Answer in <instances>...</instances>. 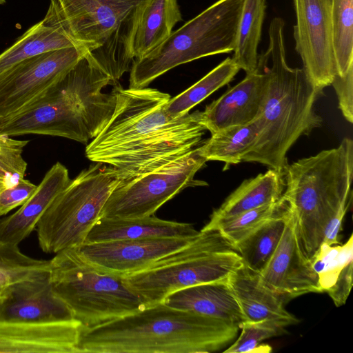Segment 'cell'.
Listing matches in <instances>:
<instances>
[{
  "label": "cell",
  "mask_w": 353,
  "mask_h": 353,
  "mask_svg": "<svg viewBox=\"0 0 353 353\" xmlns=\"http://www.w3.org/2000/svg\"><path fill=\"white\" fill-rule=\"evenodd\" d=\"M113 114L85 148L87 158L120 170L123 179L158 168L201 144L206 130L201 111L173 117L165 110L169 94L150 88L115 85Z\"/></svg>",
  "instance_id": "1"
},
{
  "label": "cell",
  "mask_w": 353,
  "mask_h": 353,
  "mask_svg": "<svg viewBox=\"0 0 353 353\" xmlns=\"http://www.w3.org/2000/svg\"><path fill=\"white\" fill-rule=\"evenodd\" d=\"M239 324L159 303L81 327L80 353H210L228 347Z\"/></svg>",
  "instance_id": "2"
},
{
  "label": "cell",
  "mask_w": 353,
  "mask_h": 353,
  "mask_svg": "<svg viewBox=\"0 0 353 353\" xmlns=\"http://www.w3.org/2000/svg\"><path fill=\"white\" fill-rule=\"evenodd\" d=\"M285 22L274 17L268 29L269 44L264 55L259 54L258 68L264 72L266 84L256 117L259 132L243 157L244 162H256L283 172L289 149L302 135L321 126V117L314 104L321 94L303 68H292L286 61Z\"/></svg>",
  "instance_id": "3"
},
{
  "label": "cell",
  "mask_w": 353,
  "mask_h": 353,
  "mask_svg": "<svg viewBox=\"0 0 353 353\" xmlns=\"http://www.w3.org/2000/svg\"><path fill=\"white\" fill-rule=\"evenodd\" d=\"M117 85L84 55L54 85L19 111L0 117V134L60 137L87 143L111 119L116 94L102 92Z\"/></svg>",
  "instance_id": "4"
},
{
  "label": "cell",
  "mask_w": 353,
  "mask_h": 353,
  "mask_svg": "<svg viewBox=\"0 0 353 353\" xmlns=\"http://www.w3.org/2000/svg\"><path fill=\"white\" fill-rule=\"evenodd\" d=\"M283 199L292 212L301 249L310 261L330 221L345 215L352 198L353 141L287 164Z\"/></svg>",
  "instance_id": "5"
},
{
  "label": "cell",
  "mask_w": 353,
  "mask_h": 353,
  "mask_svg": "<svg viewBox=\"0 0 353 353\" xmlns=\"http://www.w3.org/2000/svg\"><path fill=\"white\" fill-rule=\"evenodd\" d=\"M147 0H50L45 22L59 26L117 84L134 58L138 9Z\"/></svg>",
  "instance_id": "6"
},
{
  "label": "cell",
  "mask_w": 353,
  "mask_h": 353,
  "mask_svg": "<svg viewBox=\"0 0 353 353\" xmlns=\"http://www.w3.org/2000/svg\"><path fill=\"white\" fill-rule=\"evenodd\" d=\"M243 265L235 248L218 230H202L187 246L136 273L122 276L125 284L148 306L190 286L227 281Z\"/></svg>",
  "instance_id": "7"
},
{
  "label": "cell",
  "mask_w": 353,
  "mask_h": 353,
  "mask_svg": "<svg viewBox=\"0 0 353 353\" xmlns=\"http://www.w3.org/2000/svg\"><path fill=\"white\" fill-rule=\"evenodd\" d=\"M244 0H218L188 21L145 55L134 59L130 88H143L171 69L234 51Z\"/></svg>",
  "instance_id": "8"
},
{
  "label": "cell",
  "mask_w": 353,
  "mask_h": 353,
  "mask_svg": "<svg viewBox=\"0 0 353 353\" xmlns=\"http://www.w3.org/2000/svg\"><path fill=\"white\" fill-rule=\"evenodd\" d=\"M50 261L54 292L83 327H91L148 307L125 284L122 276L94 267L74 247L57 252Z\"/></svg>",
  "instance_id": "9"
},
{
  "label": "cell",
  "mask_w": 353,
  "mask_h": 353,
  "mask_svg": "<svg viewBox=\"0 0 353 353\" xmlns=\"http://www.w3.org/2000/svg\"><path fill=\"white\" fill-rule=\"evenodd\" d=\"M123 179L115 168L96 163L83 170L54 199L36 226L46 253L79 246L101 216L112 191Z\"/></svg>",
  "instance_id": "10"
},
{
  "label": "cell",
  "mask_w": 353,
  "mask_h": 353,
  "mask_svg": "<svg viewBox=\"0 0 353 353\" xmlns=\"http://www.w3.org/2000/svg\"><path fill=\"white\" fill-rule=\"evenodd\" d=\"M207 161L198 147L155 170L122 179L112 191L101 217L133 219L153 215L188 187L207 185L194 179Z\"/></svg>",
  "instance_id": "11"
},
{
  "label": "cell",
  "mask_w": 353,
  "mask_h": 353,
  "mask_svg": "<svg viewBox=\"0 0 353 353\" xmlns=\"http://www.w3.org/2000/svg\"><path fill=\"white\" fill-rule=\"evenodd\" d=\"M85 52L77 47L26 59L0 74V117L14 114L58 82Z\"/></svg>",
  "instance_id": "12"
},
{
  "label": "cell",
  "mask_w": 353,
  "mask_h": 353,
  "mask_svg": "<svg viewBox=\"0 0 353 353\" xmlns=\"http://www.w3.org/2000/svg\"><path fill=\"white\" fill-rule=\"evenodd\" d=\"M295 50L303 69L322 94L336 74L333 46L331 0H293Z\"/></svg>",
  "instance_id": "13"
},
{
  "label": "cell",
  "mask_w": 353,
  "mask_h": 353,
  "mask_svg": "<svg viewBox=\"0 0 353 353\" xmlns=\"http://www.w3.org/2000/svg\"><path fill=\"white\" fill-rule=\"evenodd\" d=\"M196 236L84 243L74 248L94 267L124 276L147 268L161 258L187 246Z\"/></svg>",
  "instance_id": "14"
},
{
  "label": "cell",
  "mask_w": 353,
  "mask_h": 353,
  "mask_svg": "<svg viewBox=\"0 0 353 353\" xmlns=\"http://www.w3.org/2000/svg\"><path fill=\"white\" fill-rule=\"evenodd\" d=\"M259 275L268 288L288 302L305 294L323 292L316 273L301 249L289 208L279 243Z\"/></svg>",
  "instance_id": "15"
},
{
  "label": "cell",
  "mask_w": 353,
  "mask_h": 353,
  "mask_svg": "<svg viewBox=\"0 0 353 353\" xmlns=\"http://www.w3.org/2000/svg\"><path fill=\"white\" fill-rule=\"evenodd\" d=\"M75 320L67 304L54 292L50 272L4 288L0 321L54 323Z\"/></svg>",
  "instance_id": "16"
},
{
  "label": "cell",
  "mask_w": 353,
  "mask_h": 353,
  "mask_svg": "<svg viewBox=\"0 0 353 353\" xmlns=\"http://www.w3.org/2000/svg\"><path fill=\"white\" fill-rule=\"evenodd\" d=\"M82 325L74 320L54 323L0 321V353H80Z\"/></svg>",
  "instance_id": "17"
},
{
  "label": "cell",
  "mask_w": 353,
  "mask_h": 353,
  "mask_svg": "<svg viewBox=\"0 0 353 353\" xmlns=\"http://www.w3.org/2000/svg\"><path fill=\"white\" fill-rule=\"evenodd\" d=\"M266 77L257 68L201 112V122L211 134L254 121L259 112Z\"/></svg>",
  "instance_id": "18"
},
{
  "label": "cell",
  "mask_w": 353,
  "mask_h": 353,
  "mask_svg": "<svg viewBox=\"0 0 353 353\" xmlns=\"http://www.w3.org/2000/svg\"><path fill=\"white\" fill-rule=\"evenodd\" d=\"M68 170L57 162L45 174L30 198L12 214L0 221V242L19 245L36 228L54 199L70 181Z\"/></svg>",
  "instance_id": "19"
},
{
  "label": "cell",
  "mask_w": 353,
  "mask_h": 353,
  "mask_svg": "<svg viewBox=\"0 0 353 353\" xmlns=\"http://www.w3.org/2000/svg\"><path fill=\"white\" fill-rule=\"evenodd\" d=\"M227 283L245 321L276 319L289 325L299 323V319L285 309L288 301L268 288L259 273L243 264L230 274Z\"/></svg>",
  "instance_id": "20"
},
{
  "label": "cell",
  "mask_w": 353,
  "mask_h": 353,
  "mask_svg": "<svg viewBox=\"0 0 353 353\" xmlns=\"http://www.w3.org/2000/svg\"><path fill=\"white\" fill-rule=\"evenodd\" d=\"M199 233L190 223L163 220L153 215L133 219L100 217L89 231L84 243L194 237Z\"/></svg>",
  "instance_id": "21"
},
{
  "label": "cell",
  "mask_w": 353,
  "mask_h": 353,
  "mask_svg": "<svg viewBox=\"0 0 353 353\" xmlns=\"http://www.w3.org/2000/svg\"><path fill=\"white\" fill-rule=\"evenodd\" d=\"M163 303L171 307L236 324L245 321L227 281L185 288L168 294Z\"/></svg>",
  "instance_id": "22"
},
{
  "label": "cell",
  "mask_w": 353,
  "mask_h": 353,
  "mask_svg": "<svg viewBox=\"0 0 353 353\" xmlns=\"http://www.w3.org/2000/svg\"><path fill=\"white\" fill-rule=\"evenodd\" d=\"M285 189L283 174L270 168L265 173L243 181L212 213L202 230H211L219 222L245 211L276 203Z\"/></svg>",
  "instance_id": "23"
},
{
  "label": "cell",
  "mask_w": 353,
  "mask_h": 353,
  "mask_svg": "<svg viewBox=\"0 0 353 353\" xmlns=\"http://www.w3.org/2000/svg\"><path fill=\"white\" fill-rule=\"evenodd\" d=\"M182 21L178 0H147L138 9L131 43L134 59L141 57L165 41Z\"/></svg>",
  "instance_id": "24"
},
{
  "label": "cell",
  "mask_w": 353,
  "mask_h": 353,
  "mask_svg": "<svg viewBox=\"0 0 353 353\" xmlns=\"http://www.w3.org/2000/svg\"><path fill=\"white\" fill-rule=\"evenodd\" d=\"M71 47L77 46L59 26L42 20L30 28L0 54V74L26 59Z\"/></svg>",
  "instance_id": "25"
},
{
  "label": "cell",
  "mask_w": 353,
  "mask_h": 353,
  "mask_svg": "<svg viewBox=\"0 0 353 353\" xmlns=\"http://www.w3.org/2000/svg\"><path fill=\"white\" fill-rule=\"evenodd\" d=\"M258 120L234 125L211 134V137L198 147L200 154L208 161H219L225 167L238 164L254 145L258 134Z\"/></svg>",
  "instance_id": "26"
},
{
  "label": "cell",
  "mask_w": 353,
  "mask_h": 353,
  "mask_svg": "<svg viewBox=\"0 0 353 353\" xmlns=\"http://www.w3.org/2000/svg\"><path fill=\"white\" fill-rule=\"evenodd\" d=\"M266 0H244L232 57L246 74L258 68V47L265 16Z\"/></svg>",
  "instance_id": "27"
},
{
  "label": "cell",
  "mask_w": 353,
  "mask_h": 353,
  "mask_svg": "<svg viewBox=\"0 0 353 353\" xmlns=\"http://www.w3.org/2000/svg\"><path fill=\"white\" fill-rule=\"evenodd\" d=\"M288 208L234 245L243 264L260 273L274 252L283 234Z\"/></svg>",
  "instance_id": "28"
},
{
  "label": "cell",
  "mask_w": 353,
  "mask_h": 353,
  "mask_svg": "<svg viewBox=\"0 0 353 353\" xmlns=\"http://www.w3.org/2000/svg\"><path fill=\"white\" fill-rule=\"evenodd\" d=\"M240 70L232 58H226L196 83L170 99L165 105L167 112L173 117L188 113L212 93L229 83Z\"/></svg>",
  "instance_id": "29"
},
{
  "label": "cell",
  "mask_w": 353,
  "mask_h": 353,
  "mask_svg": "<svg viewBox=\"0 0 353 353\" xmlns=\"http://www.w3.org/2000/svg\"><path fill=\"white\" fill-rule=\"evenodd\" d=\"M334 54L336 74L353 68V0H331Z\"/></svg>",
  "instance_id": "30"
},
{
  "label": "cell",
  "mask_w": 353,
  "mask_h": 353,
  "mask_svg": "<svg viewBox=\"0 0 353 353\" xmlns=\"http://www.w3.org/2000/svg\"><path fill=\"white\" fill-rule=\"evenodd\" d=\"M50 261L23 254L18 245L0 242V287L6 288L49 273Z\"/></svg>",
  "instance_id": "31"
},
{
  "label": "cell",
  "mask_w": 353,
  "mask_h": 353,
  "mask_svg": "<svg viewBox=\"0 0 353 353\" xmlns=\"http://www.w3.org/2000/svg\"><path fill=\"white\" fill-rule=\"evenodd\" d=\"M288 205L279 201L250 210L216 223L211 230H218L234 246L272 219L283 214Z\"/></svg>",
  "instance_id": "32"
},
{
  "label": "cell",
  "mask_w": 353,
  "mask_h": 353,
  "mask_svg": "<svg viewBox=\"0 0 353 353\" xmlns=\"http://www.w3.org/2000/svg\"><path fill=\"white\" fill-rule=\"evenodd\" d=\"M353 261V236L343 245L322 243L310 260L323 292L334 285L343 269Z\"/></svg>",
  "instance_id": "33"
},
{
  "label": "cell",
  "mask_w": 353,
  "mask_h": 353,
  "mask_svg": "<svg viewBox=\"0 0 353 353\" xmlns=\"http://www.w3.org/2000/svg\"><path fill=\"white\" fill-rule=\"evenodd\" d=\"M288 325V323L276 319L244 321L239 324L240 334L223 352H268L271 351V347L261 345V343L285 334V327Z\"/></svg>",
  "instance_id": "34"
},
{
  "label": "cell",
  "mask_w": 353,
  "mask_h": 353,
  "mask_svg": "<svg viewBox=\"0 0 353 353\" xmlns=\"http://www.w3.org/2000/svg\"><path fill=\"white\" fill-rule=\"evenodd\" d=\"M37 185L28 179L18 182L0 192V216L7 214L17 207L25 203L37 190Z\"/></svg>",
  "instance_id": "35"
},
{
  "label": "cell",
  "mask_w": 353,
  "mask_h": 353,
  "mask_svg": "<svg viewBox=\"0 0 353 353\" xmlns=\"http://www.w3.org/2000/svg\"><path fill=\"white\" fill-rule=\"evenodd\" d=\"M339 101V108L345 119L353 122V68L343 77L336 74L332 81Z\"/></svg>",
  "instance_id": "36"
},
{
  "label": "cell",
  "mask_w": 353,
  "mask_h": 353,
  "mask_svg": "<svg viewBox=\"0 0 353 353\" xmlns=\"http://www.w3.org/2000/svg\"><path fill=\"white\" fill-rule=\"evenodd\" d=\"M353 261L341 271L335 283L325 292L337 307L344 305L352 287Z\"/></svg>",
  "instance_id": "37"
},
{
  "label": "cell",
  "mask_w": 353,
  "mask_h": 353,
  "mask_svg": "<svg viewBox=\"0 0 353 353\" xmlns=\"http://www.w3.org/2000/svg\"><path fill=\"white\" fill-rule=\"evenodd\" d=\"M19 180V179L8 173L0 171V192L16 184Z\"/></svg>",
  "instance_id": "38"
},
{
  "label": "cell",
  "mask_w": 353,
  "mask_h": 353,
  "mask_svg": "<svg viewBox=\"0 0 353 353\" xmlns=\"http://www.w3.org/2000/svg\"><path fill=\"white\" fill-rule=\"evenodd\" d=\"M4 288H1V287H0V298H1V294H3V292Z\"/></svg>",
  "instance_id": "39"
},
{
  "label": "cell",
  "mask_w": 353,
  "mask_h": 353,
  "mask_svg": "<svg viewBox=\"0 0 353 353\" xmlns=\"http://www.w3.org/2000/svg\"><path fill=\"white\" fill-rule=\"evenodd\" d=\"M6 3V0H0V5L4 4Z\"/></svg>",
  "instance_id": "40"
}]
</instances>
